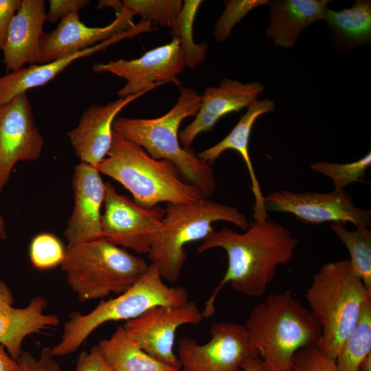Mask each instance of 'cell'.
I'll use <instances>...</instances> for the list:
<instances>
[{"instance_id":"cell-13","label":"cell","mask_w":371,"mask_h":371,"mask_svg":"<svg viewBox=\"0 0 371 371\" xmlns=\"http://www.w3.org/2000/svg\"><path fill=\"white\" fill-rule=\"evenodd\" d=\"M204 317L196 304L188 301L179 306H157L122 326L146 353L159 361L180 370L173 346L177 329L199 324Z\"/></svg>"},{"instance_id":"cell-10","label":"cell","mask_w":371,"mask_h":371,"mask_svg":"<svg viewBox=\"0 0 371 371\" xmlns=\"http://www.w3.org/2000/svg\"><path fill=\"white\" fill-rule=\"evenodd\" d=\"M210 333L203 344L188 337L178 340L179 371H243V363L258 355L243 324L215 322Z\"/></svg>"},{"instance_id":"cell-16","label":"cell","mask_w":371,"mask_h":371,"mask_svg":"<svg viewBox=\"0 0 371 371\" xmlns=\"http://www.w3.org/2000/svg\"><path fill=\"white\" fill-rule=\"evenodd\" d=\"M74 206L63 232L68 246L102 238L101 207L105 183L98 169L81 162L74 168L72 179Z\"/></svg>"},{"instance_id":"cell-3","label":"cell","mask_w":371,"mask_h":371,"mask_svg":"<svg viewBox=\"0 0 371 371\" xmlns=\"http://www.w3.org/2000/svg\"><path fill=\"white\" fill-rule=\"evenodd\" d=\"M244 325L251 344L270 371H289L295 353L317 346L322 333L310 310L290 290L258 303Z\"/></svg>"},{"instance_id":"cell-26","label":"cell","mask_w":371,"mask_h":371,"mask_svg":"<svg viewBox=\"0 0 371 371\" xmlns=\"http://www.w3.org/2000/svg\"><path fill=\"white\" fill-rule=\"evenodd\" d=\"M202 3L201 0L184 1L181 10L168 27L172 38L179 43L186 67L191 69L201 64L207 56V43H196L193 38L194 21Z\"/></svg>"},{"instance_id":"cell-32","label":"cell","mask_w":371,"mask_h":371,"mask_svg":"<svg viewBox=\"0 0 371 371\" xmlns=\"http://www.w3.org/2000/svg\"><path fill=\"white\" fill-rule=\"evenodd\" d=\"M269 0H228L225 1V9L218 19L214 31L215 39L221 42L227 39L235 25L250 11L264 5H269Z\"/></svg>"},{"instance_id":"cell-23","label":"cell","mask_w":371,"mask_h":371,"mask_svg":"<svg viewBox=\"0 0 371 371\" xmlns=\"http://www.w3.org/2000/svg\"><path fill=\"white\" fill-rule=\"evenodd\" d=\"M328 2V0L270 1L266 37L285 49L294 47L304 29L314 22L324 20Z\"/></svg>"},{"instance_id":"cell-20","label":"cell","mask_w":371,"mask_h":371,"mask_svg":"<svg viewBox=\"0 0 371 371\" xmlns=\"http://www.w3.org/2000/svg\"><path fill=\"white\" fill-rule=\"evenodd\" d=\"M47 21L45 1L21 0L12 17L1 49L6 71L18 70L25 65L38 63L41 40Z\"/></svg>"},{"instance_id":"cell-42","label":"cell","mask_w":371,"mask_h":371,"mask_svg":"<svg viewBox=\"0 0 371 371\" xmlns=\"http://www.w3.org/2000/svg\"><path fill=\"white\" fill-rule=\"evenodd\" d=\"M8 238L7 232L5 229V224L3 218L0 214V239L6 240Z\"/></svg>"},{"instance_id":"cell-2","label":"cell","mask_w":371,"mask_h":371,"mask_svg":"<svg viewBox=\"0 0 371 371\" xmlns=\"http://www.w3.org/2000/svg\"><path fill=\"white\" fill-rule=\"evenodd\" d=\"M179 89L176 104L164 115L147 119L118 117L113 131L141 146L153 158L172 163L184 181L196 186L203 197L210 198L216 190L213 168L191 148L181 146L178 135L182 121L196 115L201 95L192 88L181 86Z\"/></svg>"},{"instance_id":"cell-28","label":"cell","mask_w":371,"mask_h":371,"mask_svg":"<svg viewBox=\"0 0 371 371\" xmlns=\"http://www.w3.org/2000/svg\"><path fill=\"white\" fill-rule=\"evenodd\" d=\"M330 227L348 250L352 271L371 291L370 229L367 226H361L350 231L341 223H333Z\"/></svg>"},{"instance_id":"cell-39","label":"cell","mask_w":371,"mask_h":371,"mask_svg":"<svg viewBox=\"0 0 371 371\" xmlns=\"http://www.w3.org/2000/svg\"><path fill=\"white\" fill-rule=\"evenodd\" d=\"M243 371H270L258 355L247 359L242 364Z\"/></svg>"},{"instance_id":"cell-1","label":"cell","mask_w":371,"mask_h":371,"mask_svg":"<svg viewBox=\"0 0 371 371\" xmlns=\"http://www.w3.org/2000/svg\"><path fill=\"white\" fill-rule=\"evenodd\" d=\"M298 244L299 240L288 228L269 218L254 220L243 233L227 227L213 229L197 251L203 253L212 248L223 249L227 256V267L205 302L202 311L204 319L214 315L216 297L227 283L249 297L263 295L278 267L293 260Z\"/></svg>"},{"instance_id":"cell-24","label":"cell","mask_w":371,"mask_h":371,"mask_svg":"<svg viewBox=\"0 0 371 371\" xmlns=\"http://www.w3.org/2000/svg\"><path fill=\"white\" fill-rule=\"evenodd\" d=\"M97 346L113 371H179L146 353L122 326Z\"/></svg>"},{"instance_id":"cell-30","label":"cell","mask_w":371,"mask_h":371,"mask_svg":"<svg viewBox=\"0 0 371 371\" xmlns=\"http://www.w3.org/2000/svg\"><path fill=\"white\" fill-rule=\"evenodd\" d=\"M123 5L142 21L169 27L183 5L181 0H124Z\"/></svg>"},{"instance_id":"cell-19","label":"cell","mask_w":371,"mask_h":371,"mask_svg":"<svg viewBox=\"0 0 371 371\" xmlns=\"http://www.w3.org/2000/svg\"><path fill=\"white\" fill-rule=\"evenodd\" d=\"M14 302L12 291L0 280V343L17 361L27 336L56 327L60 322L56 315L44 313L48 302L43 296L34 297L24 308H15Z\"/></svg>"},{"instance_id":"cell-17","label":"cell","mask_w":371,"mask_h":371,"mask_svg":"<svg viewBox=\"0 0 371 371\" xmlns=\"http://www.w3.org/2000/svg\"><path fill=\"white\" fill-rule=\"evenodd\" d=\"M264 91L260 82L242 83L224 78L217 87L207 88L201 95L199 109L193 121L179 135L182 146L190 149L194 139L211 130L223 116L247 108Z\"/></svg>"},{"instance_id":"cell-14","label":"cell","mask_w":371,"mask_h":371,"mask_svg":"<svg viewBox=\"0 0 371 371\" xmlns=\"http://www.w3.org/2000/svg\"><path fill=\"white\" fill-rule=\"evenodd\" d=\"M43 144L26 93L0 104V193L14 166L36 160Z\"/></svg>"},{"instance_id":"cell-35","label":"cell","mask_w":371,"mask_h":371,"mask_svg":"<svg viewBox=\"0 0 371 371\" xmlns=\"http://www.w3.org/2000/svg\"><path fill=\"white\" fill-rule=\"evenodd\" d=\"M74 371H113L97 345L89 352L83 350L78 357Z\"/></svg>"},{"instance_id":"cell-9","label":"cell","mask_w":371,"mask_h":371,"mask_svg":"<svg viewBox=\"0 0 371 371\" xmlns=\"http://www.w3.org/2000/svg\"><path fill=\"white\" fill-rule=\"evenodd\" d=\"M102 236L109 243L138 254H148L153 239L163 228L164 209L145 207L105 183Z\"/></svg>"},{"instance_id":"cell-21","label":"cell","mask_w":371,"mask_h":371,"mask_svg":"<svg viewBox=\"0 0 371 371\" xmlns=\"http://www.w3.org/2000/svg\"><path fill=\"white\" fill-rule=\"evenodd\" d=\"M274 109L275 103L273 100L269 99L255 100L247 107V112L222 140L198 154L201 159L210 165L227 150H234L240 155L250 177L251 190L254 197V220L265 219L269 218V215L265 206V196L262 193L249 153V137L256 120L260 115L272 112Z\"/></svg>"},{"instance_id":"cell-27","label":"cell","mask_w":371,"mask_h":371,"mask_svg":"<svg viewBox=\"0 0 371 371\" xmlns=\"http://www.w3.org/2000/svg\"><path fill=\"white\" fill-rule=\"evenodd\" d=\"M371 354V298L363 306L352 333L343 344L336 359L339 371H357Z\"/></svg>"},{"instance_id":"cell-38","label":"cell","mask_w":371,"mask_h":371,"mask_svg":"<svg viewBox=\"0 0 371 371\" xmlns=\"http://www.w3.org/2000/svg\"><path fill=\"white\" fill-rule=\"evenodd\" d=\"M17 361L13 359L0 343V371H19Z\"/></svg>"},{"instance_id":"cell-8","label":"cell","mask_w":371,"mask_h":371,"mask_svg":"<svg viewBox=\"0 0 371 371\" xmlns=\"http://www.w3.org/2000/svg\"><path fill=\"white\" fill-rule=\"evenodd\" d=\"M189 301L187 290L170 287L163 281L157 267L149 265L145 274L126 291L102 300L89 313L74 311L63 325L59 342L51 348L54 357H63L76 351L100 326L111 321L130 320L157 306H179Z\"/></svg>"},{"instance_id":"cell-4","label":"cell","mask_w":371,"mask_h":371,"mask_svg":"<svg viewBox=\"0 0 371 371\" xmlns=\"http://www.w3.org/2000/svg\"><path fill=\"white\" fill-rule=\"evenodd\" d=\"M304 297L322 330L316 347L335 359L371 291L345 259L324 264L313 274Z\"/></svg>"},{"instance_id":"cell-6","label":"cell","mask_w":371,"mask_h":371,"mask_svg":"<svg viewBox=\"0 0 371 371\" xmlns=\"http://www.w3.org/2000/svg\"><path fill=\"white\" fill-rule=\"evenodd\" d=\"M225 221L247 229V217L236 207L216 202L210 198L191 203H167L163 228L153 239L148 256L161 278L170 283L179 279L186 260L185 246L204 240L214 229L212 225Z\"/></svg>"},{"instance_id":"cell-29","label":"cell","mask_w":371,"mask_h":371,"mask_svg":"<svg viewBox=\"0 0 371 371\" xmlns=\"http://www.w3.org/2000/svg\"><path fill=\"white\" fill-rule=\"evenodd\" d=\"M371 165V153H368L357 161L350 163H332L317 161L311 164V168L330 178L334 190L343 191L350 184L364 181L367 170Z\"/></svg>"},{"instance_id":"cell-40","label":"cell","mask_w":371,"mask_h":371,"mask_svg":"<svg viewBox=\"0 0 371 371\" xmlns=\"http://www.w3.org/2000/svg\"><path fill=\"white\" fill-rule=\"evenodd\" d=\"M107 7L112 8L115 11V13H117L120 12L122 9L123 8V3H122V1H117V0L99 1V3H98L99 8H107Z\"/></svg>"},{"instance_id":"cell-12","label":"cell","mask_w":371,"mask_h":371,"mask_svg":"<svg viewBox=\"0 0 371 371\" xmlns=\"http://www.w3.org/2000/svg\"><path fill=\"white\" fill-rule=\"evenodd\" d=\"M186 67L179 43L172 38L170 43L147 51L139 58L98 63L92 69L97 74L107 72L125 79L126 85L117 91L120 98L150 91L166 82L179 87L182 82L178 76Z\"/></svg>"},{"instance_id":"cell-18","label":"cell","mask_w":371,"mask_h":371,"mask_svg":"<svg viewBox=\"0 0 371 371\" xmlns=\"http://www.w3.org/2000/svg\"><path fill=\"white\" fill-rule=\"evenodd\" d=\"M148 91L120 97L105 105H92L85 110L78 126L67 135L81 162L95 167L106 156L113 139V124L118 113Z\"/></svg>"},{"instance_id":"cell-36","label":"cell","mask_w":371,"mask_h":371,"mask_svg":"<svg viewBox=\"0 0 371 371\" xmlns=\"http://www.w3.org/2000/svg\"><path fill=\"white\" fill-rule=\"evenodd\" d=\"M89 3L88 0H50L47 21L56 22L67 15L78 12Z\"/></svg>"},{"instance_id":"cell-41","label":"cell","mask_w":371,"mask_h":371,"mask_svg":"<svg viewBox=\"0 0 371 371\" xmlns=\"http://www.w3.org/2000/svg\"><path fill=\"white\" fill-rule=\"evenodd\" d=\"M357 371H371V354L362 361Z\"/></svg>"},{"instance_id":"cell-15","label":"cell","mask_w":371,"mask_h":371,"mask_svg":"<svg viewBox=\"0 0 371 371\" xmlns=\"http://www.w3.org/2000/svg\"><path fill=\"white\" fill-rule=\"evenodd\" d=\"M133 16L123 5L110 24L104 27H89L80 20L78 12L69 14L61 19L54 30L43 34L38 64L71 56L107 41L131 28L135 25Z\"/></svg>"},{"instance_id":"cell-22","label":"cell","mask_w":371,"mask_h":371,"mask_svg":"<svg viewBox=\"0 0 371 371\" xmlns=\"http://www.w3.org/2000/svg\"><path fill=\"white\" fill-rule=\"evenodd\" d=\"M142 33V29L135 24L129 30L91 47L45 64L23 67L0 77V104L26 93L30 89L43 86L52 80L74 61L104 50L109 46L123 39Z\"/></svg>"},{"instance_id":"cell-5","label":"cell","mask_w":371,"mask_h":371,"mask_svg":"<svg viewBox=\"0 0 371 371\" xmlns=\"http://www.w3.org/2000/svg\"><path fill=\"white\" fill-rule=\"evenodd\" d=\"M95 168L122 184L133 200L145 207L161 203H191L203 197L196 186L183 179L172 163L153 158L141 146L114 131L109 151Z\"/></svg>"},{"instance_id":"cell-33","label":"cell","mask_w":371,"mask_h":371,"mask_svg":"<svg viewBox=\"0 0 371 371\" xmlns=\"http://www.w3.org/2000/svg\"><path fill=\"white\" fill-rule=\"evenodd\" d=\"M289 371H339L335 359L316 346L305 348L293 356Z\"/></svg>"},{"instance_id":"cell-7","label":"cell","mask_w":371,"mask_h":371,"mask_svg":"<svg viewBox=\"0 0 371 371\" xmlns=\"http://www.w3.org/2000/svg\"><path fill=\"white\" fill-rule=\"evenodd\" d=\"M148 267L142 258L104 238L68 246L60 265L80 302L126 291Z\"/></svg>"},{"instance_id":"cell-31","label":"cell","mask_w":371,"mask_h":371,"mask_svg":"<svg viewBox=\"0 0 371 371\" xmlns=\"http://www.w3.org/2000/svg\"><path fill=\"white\" fill-rule=\"evenodd\" d=\"M65 251L62 243L56 236L49 233H41L32 240L29 255L32 265L43 271L60 265Z\"/></svg>"},{"instance_id":"cell-37","label":"cell","mask_w":371,"mask_h":371,"mask_svg":"<svg viewBox=\"0 0 371 371\" xmlns=\"http://www.w3.org/2000/svg\"><path fill=\"white\" fill-rule=\"evenodd\" d=\"M21 3V0H0V51L5 43L11 20Z\"/></svg>"},{"instance_id":"cell-34","label":"cell","mask_w":371,"mask_h":371,"mask_svg":"<svg viewBox=\"0 0 371 371\" xmlns=\"http://www.w3.org/2000/svg\"><path fill=\"white\" fill-rule=\"evenodd\" d=\"M51 351V348L42 349L38 357L28 351L23 352L17 360L19 371H63Z\"/></svg>"},{"instance_id":"cell-11","label":"cell","mask_w":371,"mask_h":371,"mask_svg":"<svg viewBox=\"0 0 371 371\" xmlns=\"http://www.w3.org/2000/svg\"><path fill=\"white\" fill-rule=\"evenodd\" d=\"M264 203L267 212L289 213L307 224L349 222L357 227L371 223V211L357 207L345 190L320 193L281 190L265 196Z\"/></svg>"},{"instance_id":"cell-25","label":"cell","mask_w":371,"mask_h":371,"mask_svg":"<svg viewBox=\"0 0 371 371\" xmlns=\"http://www.w3.org/2000/svg\"><path fill=\"white\" fill-rule=\"evenodd\" d=\"M324 20L334 35L337 47L351 49L370 43L371 1L357 0L350 8L340 11L326 8Z\"/></svg>"}]
</instances>
